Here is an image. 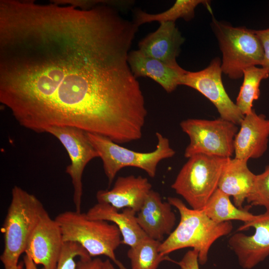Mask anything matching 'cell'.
Instances as JSON below:
<instances>
[{
	"label": "cell",
	"mask_w": 269,
	"mask_h": 269,
	"mask_svg": "<svg viewBox=\"0 0 269 269\" xmlns=\"http://www.w3.org/2000/svg\"><path fill=\"white\" fill-rule=\"evenodd\" d=\"M250 206L264 207L269 212V165L256 175L252 190L246 199Z\"/></svg>",
	"instance_id": "24"
},
{
	"label": "cell",
	"mask_w": 269,
	"mask_h": 269,
	"mask_svg": "<svg viewBox=\"0 0 269 269\" xmlns=\"http://www.w3.org/2000/svg\"><path fill=\"white\" fill-rule=\"evenodd\" d=\"M91 257L87 251L79 243L64 242L56 269H76L74 259Z\"/></svg>",
	"instance_id": "25"
},
{
	"label": "cell",
	"mask_w": 269,
	"mask_h": 269,
	"mask_svg": "<svg viewBox=\"0 0 269 269\" xmlns=\"http://www.w3.org/2000/svg\"><path fill=\"white\" fill-rule=\"evenodd\" d=\"M176 263L180 269H200L198 254L194 250L187 252L182 259Z\"/></svg>",
	"instance_id": "27"
},
{
	"label": "cell",
	"mask_w": 269,
	"mask_h": 269,
	"mask_svg": "<svg viewBox=\"0 0 269 269\" xmlns=\"http://www.w3.org/2000/svg\"><path fill=\"white\" fill-rule=\"evenodd\" d=\"M119 210L112 205L97 203L86 213L92 220H101L111 222L119 228L122 235V244L133 247L147 237L138 225L136 212L131 208Z\"/></svg>",
	"instance_id": "19"
},
{
	"label": "cell",
	"mask_w": 269,
	"mask_h": 269,
	"mask_svg": "<svg viewBox=\"0 0 269 269\" xmlns=\"http://www.w3.org/2000/svg\"><path fill=\"white\" fill-rule=\"evenodd\" d=\"M209 3L210 1L204 0H177L168 9L155 14L137 9L134 12L133 21L139 27L141 24L153 21L175 22L179 18L189 21L194 18L195 8L199 4H204L210 12H212Z\"/></svg>",
	"instance_id": "21"
},
{
	"label": "cell",
	"mask_w": 269,
	"mask_h": 269,
	"mask_svg": "<svg viewBox=\"0 0 269 269\" xmlns=\"http://www.w3.org/2000/svg\"><path fill=\"white\" fill-rule=\"evenodd\" d=\"M234 139L235 157L248 160L261 157L266 151L269 137V120L253 109L245 115Z\"/></svg>",
	"instance_id": "13"
},
{
	"label": "cell",
	"mask_w": 269,
	"mask_h": 269,
	"mask_svg": "<svg viewBox=\"0 0 269 269\" xmlns=\"http://www.w3.org/2000/svg\"><path fill=\"white\" fill-rule=\"evenodd\" d=\"M64 243L59 224L46 210L33 231L24 253L44 269H56Z\"/></svg>",
	"instance_id": "12"
},
{
	"label": "cell",
	"mask_w": 269,
	"mask_h": 269,
	"mask_svg": "<svg viewBox=\"0 0 269 269\" xmlns=\"http://www.w3.org/2000/svg\"><path fill=\"white\" fill-rule=\"evenodd\" d=\"M128 61L134 76L148 77L159 84L169 93L179 85L181 78L187 72L180 66L173 67L148 57L138 49L131 51Z\"/></svg>",
	"instance_id": "17"
},
{
	"label": "cell",
	"mask_w": 269,
	"mask_h": 269,
	"mask_svg": "<svg viewBox=\"0 0 269 269\" xmlns=\"http://www.w3.org/2000/svg\"><path fill=\"white\" fill-rule=\"evenodd\" d=\"M250 227L255 229L248 236L242 233L232 235L228 244L235 253L240 266L244 269H251L269 256V212L258 215L252 222L244 223L238 231Z\"/></svg>",
	"instance_id": "11"
},
{
	"label": "cell",
	"mask_w": 269,
	"mask_h": 269,
	"mask_svg": "<svg viewBox=\"0 0 269 269\" xmlns=\"http://www.w3.org/2000/svg\"><path fill=\"white\" fill-rule=\"evenodd\" d=\"M185 38L175 22H162L154 32L147 34L138 43V50L144 55L173 67L179 66L176 58Z\"/></svg>",
	"instance_id": "16"
},
{
	"label": "cell",
	"mask_w": 269,
	"mask_h": 269,
	"mask_svg": "<svg viewBox=\"0 0 269 269\" xmlns=\"http://www.w3.org/2000/svg\"><path fill=\"white\" fill-rule=\"evenodd\" d=\"M238 125L220 117L213 120L189 119L180 123L190 142L184 156L189 158L202 154L224 158L234 153V139Z\"/></svg>",
	"instance_id": "8"
},
{
	"label": "cell",
	"mask_w": 269,
	"mask_h": 269,
	"mask_svg": "<svg viewBox=\"0 0 269 269\" xmlns=\"http://www.w3.org/2000/svg\"><path fill=\"white\" fill-rule=\"evenodd\" d=\"M23 264L25 269H38L36 265L32 259L26 254L23 256Z\"/></svg>",
	"instance_id": "29"
},
{
	"label": "cell",
	"mask_w": 269,
	"mask_h": 269,
	"mask_svg": "<svg viewBox=\"0 0 269 269\" xmlns=\"http://www.w3.org/2000/svg\"><path fill=\"white\" fill-rule=\"evenodd\" d=\"M59 224L64 242L80 244L91 257H107L119 269H127L116 257L115 251L122 244V235L115 224L92 220L86 213L66 211L55 218Z\"/></svg>",
	"instance_id": "3"
},
{
	"label": "cell",
	"mask_w": 269,
	"mask_h": 269,
	"mask_svg": "<svg viewBox=\"0 0 269 269\" xmlns=\"http://www.w3.org/2000/svg\"><path fill=\"white\" fill-rule=\"evenodd\" d=\"M91 143L102 160L104 172L110 185L117 173L123 168L135 167L142 169L149 176L155 177L159 162L175 154L169 139L156 133V149L149 152H136L120 145L110 139L97 134L87 133Z\"/></svg>",
	"instance_id": "5"
},
{
	"label": "cell",
	"mask_w": 269,
	"mask_h": 269,
	"mask_svg": "<svg viewBox=\"0 0 269 269\" xmlns=\"http://www.w3.org/2000/svg\"><path fill=\"white\" fill-rule=\"evenodd\" d=\"M160 242L146 237L135 245L130 247L127 252L132 269H157L165 260H170L167 256L159 252Z\"/></svg>",
	"instance_id": "23"
},
{
	"label": "cell",
	"mask_w": 269,
	"mask_h": 269,
	"mask_svg": "<svg viewBox=\"0 0 269 269\" xmlns=\"http://www.w3.org/2000/svg\"><path fill=\"white\" fill-rule=\"evenodd\" d=\"M248 161L229 158L222 171L218 188L230 197L234 204L243 209V205L250 194L256 175L249 168Z\"/></svg>",
	"instance_id": "18"
},
{
	"label": "cell",
	"mask_w": 269,
	"mask_h": 269,
	"mask_svg": "<svg viewBox=\"0 0 269 269\" xmlns=\"http://www.w3.org/2000/svg\"><path fill=\"white\" fill-rule=\"evenodd\" d=\"M222 73L220 59L216 57L202 70L187 71L181 78L179 85L189 87L200 92L214 104L221 118L238 125L245 116L226 92Z\"/></svg>",
	"instance_id": "10"
},
{
	"label": "cell",
	"mask_w": 269,
	"mask_h": 269,
	"mask_svg": "<svg viewBox=\"0 0 269 269\" xmlns=\"http://www.w3.org/2000/svg\"><path fill=\"white\" fill-rule=\"evenodd\" d=\"M211 25L222 52L221 69L225 75L232 79H240L245 69L262 65L264 50L254 30L233 27L214 17Z\"/></svg>",
	"instance_id": "6"
},
{
	"label": "cell",
	"mask_w": 269,
	"mask_h": 269,
	"mask_svg": "<svg viewBox=\"0 0 269 269\" xmlns=\"http://www.w3.org/2000/svg\"><path fill=\"white\" fill-rule=\"evenodd\" d=\"M138 28L112 6L4 0L0 103L36 133L54 126L107 129L140 88L128 61Z\"/></svg>",
	"instance_id": "1"
},
{
	"label": "cell",
	"mask_w": 269,
	"mask_h": 269,
	"mask_svg": "<svg viewBox=\"0 0 269 269\" xmlns=\"http://www.w3.org/2000/svg\"><path fill=\"white\" fill-rule=\"evenodd\" d=\"M228 158L202 154L191 156L179 171L171 188L192 209L202 210L218 189Z\"/></svg>",
	"instance_id": "7"
},
{
	"label": "cell",
	"mask_w": 269,
	"mask_h": 269,
	"mask_svg": "<svg viewBox=\"0 0 269 269\" xmlns=\"http://www.w3.org/2000/svg\"><path fill=\"white\" fill-rule=\"evenodd\" d=\"M11 196L1 229L4 241V250L0 257L3 264L18 263L33 231L46 211L34 195L18 186L12 188Z\"/></svg>",
	"instance_id": "4"
},
{
	"label": "cell",
	"mask_w": 269,
	"mask_h": 269,
	"mask_svg": "<svg viewBox=\"0 0 269 269\" xmlns=\"http://www.w3.org/2000/svg\"><path fill=\"white\" fill-rule=\"evenodd\" d=\"M167 200L178 210L180 219L175 229L161 243L159 247L160 255L166 256L177 250L192 248L198 252L199 265H205L214 243L232 232V223H216L203 209L189 208L178 198L170 197Z\"/></svg>",
	"instance_id": "2"
},
{
	"label": "cell",
	"mask_w": 269,
	"mask_h": 269,
	"mask_svg": "<svg viewBox=\"0 0 269 269\" xmlns=\"http://www.w3.org/2000/svg\"><path fill=\"white\" fill-rule=\"evenodd\" d=\"M260 40L264 50V58L261 66L269 74V28L263 30H254Z\"/></svg>",
	"instance_id": "26"
},
{
	"label": "cell",
	"mask_w": 269,
	"mask_h": 269,
	"mask_svg": "<svg viewBox=\"0 0 269 269\" xmlns=\"http://www.w3.org/2000/svg\"><path fill=\"white\" fill-rule=\"evenodd\" d=\"M102 263L103 261L99 258H79L76 269H102Z\"/></svg>",
	"instance_id": "28"
},
{
	"label": "cell",
	"mask_w": 269,
	"mask_h": 269,
	"mask_svg": "<svg viewBox=\"0 0 269 269\" xmlns=\"http://www.w3.org/2000/svg\"><path fill=\"white\" fill-rule=\"evenodd\" d=\"M151 184L141 176H119L110 190H100L96 194L98 203H107L120 210L131 208L136 213L151 190Z\"/></svg>",
	"instance_id": "15"
},
{
	"label": "cell",
	"mask_w": 269,
	"mask_h": 269,
	"mask_svg": "<svg viewBox=\"0 0 269 269\" xmlns=\"http://www.w3.org/2000/svg\"><path fill=\"white\" fill-rule=\"evenodd\" d=\"M102 269H116L109 259L103 261Z\"/></svg>",
	"instance_id": "31"
},
{
	"label": "cell",
	"mask_w": 269,
	"mask_h": 269,
	"mask_svg": "<svg viewBox=\"0 0 269 269\" xmlns=\"http://www.w3.org/2000/svg\"><path fill=\"white\" fill-rule=\"evenodd\" d=\"M45 133L56 137L69 156L71 163L66 172L70 176L73 187V202L76 211L81 212L83 195L82 175L87 164L99 154L88 138L87 133L72 127H51Z\"/></svg>",
	"instance_id": "9"
},
{
	"label": "cell",
	"mask_w": 269,
	"mask_h": 269,
	"mask_svg": "<svg viewBox=\"0 0 269 269\" xmlns=\"http://www.w3.org/2000/svg\"><path fill=\"white\" fill-rule=\"evenodd\" d=\"M3 265L4 266V269H22L23 268V265L21 263H5Z\"/></svg>",
	"instance_id": "30"
},
{
	"label": "cell",
	"mask_w": 269,
	"mask_h": 269,
	"mask_svg": "<svg viewBox=\"0 0 269 269\" xmlns=\"http://www.w3.org/2000/svg\"><path fill=\"white\" fill-rule=\"evenodd\" d=\"M172 206L163 201L157 192L150 191L136 213L137 223L147 237L161 242L171 233L176 220Z\"/></svg>",
	"instance_id": "14"
},
{
	"label": "cell",
	"mask_w": 269,
	"mask_h": 269,
	"mask_svg": "<svg viewBox=\"0 0 269 269\" xmlns=\"http://www.w3.org/2000/svg\"><path fill=\"white\" fill-rule=\"evenodd\" d=\"M269 76L263 67L251 66L243 71L244 80L236 100V104L243 115H246L253 110V103L260 95L261 81Z\"/></svg>",
	"instance_id": "22"
},
{
	"label": "cell",
	"mask_w": 269,
	"mask_h": 269,
	"mask_svg": "<svg viewBox=\"0 0 269 269\" xmlns=\"http://www.w3.org/2000/svg\"><path fill=\"white\" fill-rule=\"evenodd\" d=\"M203 210L210 219L217 223L231 220H239L247 223L253 221L257 217L247 209L236 206L231 202L230 196L218 188L209 198Z\"/></svg>",
	"instance_id": "20"
}]
</instances>
